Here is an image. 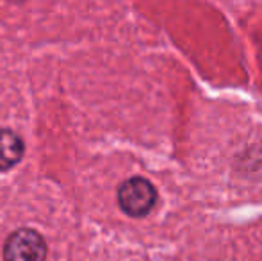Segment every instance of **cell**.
<instances>
[{
    "label": "cell",
    "mask_w": 262,
    "mask_h": 261,
    "mask_svg": "<svg viewBox=\"0 0 262 261\" xmlns=\"http://www.w3.org/2000/svg\"><path fill=\"white\" fill-rule=\"evenodd\" d=\"M157 202V190L148 179L130 177L118 188V204L132 218L146 216Z\"/></svg>",
    "instance_id": "cell-1"
},
{
    "label": "cell",
    "mask_w": 262,
    "mask_h": 261,
    "mask_svg": "<svg viewBox=\"0 0 262 261\" xmlns=\"http://www.w3.org/2000/svg\"><path fill=\"white\" fill-rule=\"evenodd\" d=\"M47 252L43 234L31 227L16 229L4 244V261H45Z\"/></svg>",
    "instance_id": "cell-2"
},
{
    "label": "cell",
    "mask_w": 262,
    "mask_h": 261,
    "mask_svg": "<svg viewBox=\"0 0 262 261\" xmlns=\"http://www.w3.org/2000/svg\"><path fill=\"white\" fill-rule=\"evenodd\" d=\"M25 152L24 139L11 129H0V172L14 168Z\"/></svg>",
    "instance_id": "cell-3"
}]
</instances>
